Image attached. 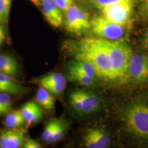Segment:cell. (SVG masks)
<instances>
[{
    "mask_svg": "<svg viewBox=\"0 0 148 148\" xmlns=\"http://www.w3.org/2000/svg\"><path fill=\"white\" fill-rule=\"evenodd\" d=\"M134 7V0H125L100 9L101 14L109 21L125 25L128 21Z\"/></svg>",
    "mask_w": 148,
    "mask_h": 148,
    "instance_id": "obj_7",
    "label": "cell"
},
{
    "mask_svg": "<svg viewBox=\"0 0 148 148\" xmlns=\"http://www.w3.org/2000/svg\"><path fill=\"white\" fill-rule=\"evenodd\" d=\"M143 1H144V2H147V1H148V0H143Z\"/></svg>",
    "mask_w": 148,
    "mask_h": 148,
    "instance_id": "obj_32",
    "label": "cell"
},
{
    "mask_svg": "<svg viewBox=\"0 0 148 148\" xmlns=\"http://www.w3.org/2000/svg\"><path fill=\"white\" fill-rule=\"evenodd\" d=\"M18 69L15 58L8 54H0V72L15 77L18 73Z\"/></svg>",
    "mask_w": 148,
    "mask_h": 148,
    "instance_id": "obj_14",
    "label": "cell"
},
{
    "mask_svg": "<svg viewBox=\"0 0 148 148\" xmlns=\"http://www.w3.org/2000/svg\"><path fill=\"white\" fill-rule=\"evenodd\" d=\"M4 39H5L4 33H3L2 27H1V25H0V45L3 43V42L4 41Z\"/></svg>",
    "mask_w": 148,
    "mask_h": 148,
    "instance_id": "obj_29",
    "label": "cell"
},
{
    "mask_svg": "<svg viewBox=\"0 0 148 148\" xmlns=\"http://www.w3.org/2000/svg\"><path fill=\"white\" fill-rule=\"evenodd\" d=\"M12 105V101L10 94L0 92V116L10 112Z\"/></svg>",
    "mask_w": 148,
    "mask_h": 148,
    "instance_id": "obj_20",
    "label": "cell"
},
{
    "mask_svg": "<svg viewBox=\"0 0 148 148\" xmlns=\"http://www.w3.org/2000/svg\"><path fill=\"white\" fill-rule=\"evenodd\" d=\"M69 67L84 72V73H86L88 76L94 77L95 79H97V77H98L95 67L89 62H86V61L75 60H75L69 62Z\"/></svg>",
    "mask_w": 148,
    "mask_h": 148,
    "instance_id": "obj_18",
    "label": "cell"
},
{
    "mask_svg": "<svg viewBox=\"0 0 148 148\" xmlns=\"http://www.w3.org/2000/svg\"><path fill=\"white\" fill-rule=\"evenodd\" d=\"M36 102L46 110H52L55 107V98L50 92L42 86H40L36 94Z\"/></svg>",
    "mask_w": 148,
    "mask_h": 148,
    "instance_id": "obj_15",
    "label": "cell"
},
{
    "mask_svg": "<svg viewBox=\"0 0 148 148\" xmlns=\"http://www.w3.org/2000/svg\"><path fill=\"white\" fill-rule=\"evenodd\" d=\"M123 119L130 132L148 138V105L143 102L132 103L125 110Z\"/></svg>",
    "mask_w": 148,
    "mask_h": 148,
    "instance_id": "obj_3",
    "label": "cell"
},
{
    "mask_svg": "<svg viewBox=\"0 0 148 148\" xmlns=\"http://www.w3.org/2000/svg\"><path fill=\"white\" fill-rule=\"evenodd\" d=\"M25 130L23 129L10 128L0 132V147L18 148L25 142Z\"/></svg>",
    "mask_w": 148,
    "mask_h": 148,
    "instance_id": "obj_8",
    "label": "cell"
},
{
    "mask_svg": "<svg viewBox=\"0 0 148 148\" xmlns=\"http://www.w3.org/2000/svg\"><path fill=\"white\" fill-rule=\"evenodd\" d=\"M12 0H0V17L2 23H6L8 21Z\"/></svg>",
    "mask_w": 148,
    "mask_h": 148,
    "instance_id": "obj_23",
    "label": "cell"
},
{
    "mask_svg": "<svg viewBox=\"0 0 148 148\" xmlns=\"http://www.w3.org/2000/svg\"><path fill=\"white\" fill-rule=\"evenodd\" d=\"M0 23H2V21H1V18L0 17Z\"/></svg>",
    "mask_w": 148,
    "mask_h": 148,
    "instance_id": "obj_33",
    "label": "cell"
},
{
    "mask_svg": "<svg viewBox=\"0 0 148 148\" xmlns=\"http://www.w3.org/2000/svg\"><path fill=\"white\" fill-rule=\"evenodd\" d=\"M90 29L99 38L110 40H121L125 32L124 25L109 21L103 16L92 18Z\"/></svg>",
    "mask_w": 148,
    "mask_h": 148,
    "instance_id": "obj_5",
    "label": "cell"
},
{
    "mask_svg": "<svg viewBox=\"0 0 148 148\" xmlns=\"http://www.w3.org/2000/svg\"><path fill=\"white\" fill-rule=\"evenodd\" d=\"M20 110L25 119V123L28 126L38 123L43 118V112L41 107L36 101L33 100L28 101L24 103Z\"/></svg>",
    "mask_w": 148,
    "mask_h": 148,
    "instance_id": "obj_11",
    "label": "cell"
},
{
    "mask_svg": "<svg viewBox=\"0 0 148 148\" xmlns=\"http://www.w3.org/2000/svg\"><path fill=\"white\" fill-rule=\"evenodd\" d=\"M3 123L8 128H18L25 123V121L21 110H15L6 114Z\"/></svg>",
    "mask_w": 148,
    "mask_h": 148,
    "instance_id": "obj_17",
    "label": "cell"
},
{
    "mask_svg": "<svg viewBox=\"0 0 148 148\" xmlns=\"http://www.w3.org/2000/svg\"><path fill=\"white\" fill-rule=\"evenodd\" d=\"M27 90V88L14 79V77L0 72V92L10 95H20Z\"/></svg>",
    "mask_w": 148,
    "mask_h": 148,
    "instance_id": "obj_12",
    "label": "cell"
},
{
    "mask_svg": "<svg viewBox=\"0 0 148 148\" xmlns=\"http://www.w3.org/2000/svg\"><path fill=\"white\" fill-rule=\"evenodd\" d=\"M33 2L36 3L37 5H40V0H32Z\"/></svg>",
    "mask_w": 148,
    "mask_h": 148,
    "instance_id": "obj_31",
    "label": "cell"
},
{
    "mask_svg": "<svg viewBox=\"0 0 148 148\" xmlns=\"http://www.w3.org/2000/svg\"><path fill=\"white\" fill-rule=\"evenodd\" d=\"M57 119H52L47 123L45 125L43 132L42 133V138L44 141L47 143H51L53 133H54L56 127Z\"/></svg>",
    "mask_w": 148,
    "mask_h": 148,
    "instance_id": "obj_22",
    "label": "cell"
},
{
    "mask_svg": "<svg viewBox=\"0 0 148 148\" xmlns=\"http://www.w3.org/2000/svg\"><path fill=\"white\" fill-rule=\"evenodd\" d=\"M64 79H66L65 77L62 74L58 73V72H54V73L48 74L47 75L38 78L36 79V82L40 86H45L47 84L60 82V81L63 80Z\"/></svg>",
    "mask_w": 148,
    "mask_h": 148,
    "instance_id": "obj_19",
    "label": "cell"
},
{
    "mask_svg": "<svg viewBox=\"0 0 148 148\" xmlns=\"http://www.w3.org/2000/svg\"><path fill=\"white\" fill-rule=\"evenodd\" d=\"M64 13V25L68 32L79 36L87 32L91 27L89 14L75 3H73Z\"/></svg>",
    "mask_w": 148,
    "mask_h": 148,
    "instance_id": "obj_4",
    "label": "cell"
},
{
    "mask_svg": "<svg viewBox=\"0 0 148 148\" xmlns=\"http://www.w3.org/2000/svg\"><path fill=\"white\" fill-rule=\"evenodd\" d=\"M142 43H143V47L146 50L148 51V27L145 29L143 33V38H142Z\"/></svg>",
    "mask_w": 148,
    "mask_h": 148,
    "instance_id": "obj_28",
    "label": "cell"
},
{
    "mask_svg": "<svg viewBox=\"0 0 148 148\" xmlns=\"http://www.w3.org/2000/svg\"><path fill=\"white\" fill-rule=\"evenodd\" d=\"M121 1H125V0H90V3H92L95 8L100 10L103 7L109 5L113 3L119 2Z\"/></svg>",
    "mask_w": 148,
    "mask_h": 148,
    "instance_id": "obj_25",
    "label": "cell"
},
{
    "mask_svg": "<svg viewBox=\"0 0 148 148\" xmlns=\"http://www.w3.org/2000/svg\"><path fill=\"white\" fill-rule=\"evenodd\" d=\"M67 76L70 80L86 86H92L96 80L95 78L88 76L84 72L69 67V66H68Z\"/></svg>",
    "mask_w": 148,
    "mask_h": 148,
    "instance_id": "obj_16",
    "label": "cell"
},
{
    "mask_svg": "<svg viewBox=\"0 0 148 148\" xmlns=\"http://www.w3.org/2000/svg\"><path fill=\"white\" fill-rule=\"evenodd\" d=\"M143 12L145 16H148V1L144 3V5L143 7Z\"/></svg>",
    "mask_w": 148,
    "mask_h": 148,
    "instance_id": "obj_30",
    "label": "cell"
},
{
    "mask_svg": "<svg viewBox=\"0 0 148 148\" xmlns=\"http://www.w3.org/2000/svg\"><path fill=\"white\" fill-rule=\"evenodd\" d=\"M125 80L136 84L148 81V56L141 53H132L130 60Z\"/></svg>",
    "mask_w": 148,
    "mask_h": 148,
    "instance_id": "obj_6",
    "label": "cell"
},
{
    "mask_svg": "<svg viewBox=\"0 0 148 148\" xmlns=\"http://www.w3.org/2000/svg\"><path fill=\"white\" fill-rule=\"evenodd\" d=\"M69 101L70 104L75 111L79 115H84L83 114V106L81 98L79 97L78 92H77V90H74V91L71 92L69 95Z\"/></svg>",
    "mask_w": 148,
    "mask_h": 148,
    "instance_id": "obj_21",
    "label": "cell"
},
{
    "mask_svg": "<svg viewBox=\"0 0 148 148\" xmlns=\"http://www.w3.org/2000/svg\"><path fill=\"white\" fill-rule=\"evenodd\" d=\"M56 2L63 12H65L68 8L73 3L74 0H55Z\"/></svg>",
    "mask_w": 148,
    "mask_h": 148,
    "instance_id": "obj_26",
    "label": "cell"
},
{
    "mask_svg": "<svg viewBox=\"0 0 148 148\" xmlns=\"http://www.w3.org/2000/svg\"><path fill=\"white\" fill-rule=\"evenodd\" d=\"M22 147L24 148H40L41 146L38 142L33 139H27L25 140Z\"/></svg>",
    "mask_w": 148,
    "mask_h": 148,
    "instance_id": "obj_27",
    "label": "cell"
},
{
    "mask_svg": "<svg viewBox=\"0 0 148 148\" xmlns=\"http://www.w3.org/2000/svg\"><path fill=\"white\" fill-rule=\"evenodd\" d=\"M65 129L66 127L64 122L62 119H57L56 127L52 139H51V143H54V142L60 140L63 136Z\"/></svg>",
    "mask_w": 148,
    "mask_h": 148,
    "instance_id": "obj_24",
    "label": "cell"
},
{
    "mask_svg": "<svg viewBox=\"0 0 148 148\" xmlns=\"http://www.w3.org/2000/svg\"><path fill=\"white\" fill-rule=\"evenodd\" d=\"M82 100L83 114H91L100 108L101 101L97 94L84 90H77Z\"/></svg>",
    "mask_w": 148,
    "mask_h": 148,
    "instance_id": "obj_13",
    "label": "cell"
},
{
    "mask_svg": "<svg viewBox=\"0 0 148 148\" xmlns=\"http://www.w3.org/2000/svg\"><path fill=\"white\" fill-rule=\"evenodd\" d=\"M42 12L45 19L51 25L60 27L63 24L62 11L55 0H40Z\"/></svg>",
    "mask_w": 148,
    "mask_h": 148,
    "instance_id": "obj_9",
    "label": "cell"
},
{
    "mask_svg": "<svg viewBox=\"0 0 148 148\" xmlns=\"http://www.w3.org/2000/svg\"><path fill=\"white\" fill-rule=\"evenodd\" d=\"M101 40L110 58L114 80L125 81L129 62L132 55V49L125 42L120 40H110L103 38Z\"/></svg>",
    "mask_w": 148,
    "mask_h": 148,
    "instance_id": "obj_2",
    "label": "cell"
},
{
    "mask_svg": "<svg viewBox=\"0 0 148 148\" xmlns=\"http://www.w3.org/2000/svg\"><path fill=\"white\" fill-rule=\"evenodd\" d=\"M84 145L87 148H106L110 143V138L106 131L95 128L88 130L84 134Z\"/></svg>",
    "mask_w": 148,
    "mask_h": 148,
    "instance_id": "obj_10",
    "label": "cell"
},
{
    "mask_svg": "<svg viewBox=\"0 0 148 148\" xmlns=\"http://www.w3.org/2000/svg\"><path fill=\"white\" fill-rule=\"evenodd\" d=\"M70 52L75 60H84L95 67L98 77L114 80L108 53L100 38L85 37L70 45Z\"/></svg>",
    "mask_w": 148,
    "mask_h": 148,
    "instance_id": "obj_1",
    "label": "cell"
}]
</instances>
